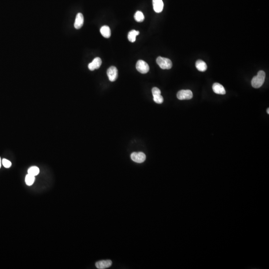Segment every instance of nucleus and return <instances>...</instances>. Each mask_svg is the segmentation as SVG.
Instances as JSON below:
<instances>
[{
    "label": "nucleus",
    "mask_w": 269,
    "mask_h": 269,
    "mask_svg": "<svg viewBox=\"0 0 269 269\" xmlns=\"http://www.w3.org/2000/svg\"><path fill=\"white\" fill-rule=\"evenodd\" d=\"M266 74L263 70H260L258 73L256 77H254L251 81L252 86L255 88H259L264 84Z\"/></svg>",
    "instance_id": "obj_1"
},
{
    "label": "nucleus",
    "mask_w": 269,
    "mask_h": 269,
    "mask_svg": "<svg viewBox=\"0 0 269 269\" xmlns=\"http://www.w3.org/2000/svg\"><path fill=\"white\" fill-rule=\"evenodd\" d=\"M156 62L159 67L163 69H170L173 66L171 60L167 58L159 56L157 58Z\"/></svg>",
    "instance_id": "obj_2"
},
{
    "label": "nucleus",
    "mask_w": 269,
    "mask_h": 269,
    "mask_svg": "<svg viewBox=\"0 0 269 269\" xmlns=\"http://www.w3.org/2000/svg\"><path fill=\"white\" fill-rule=\"evenodd\" d=\"M193 94L190 90H181L177 93V97L179 100H189L192 98Z\"/></svg>",
    "instance_id": "obj_3"
},
{
    "label": "nucleus",
    "mask_w": 269,
    "mask_h": 269,
    "mask_svg": "<svg viewBox=\"0 0 269 269\" xmlns=\"http://www.w3.org/2000/svg\"><path fill=\"white\" fill-rule=\"evenodd\" d=\"M136 69L139 72L142 74H146L148 73L150 69L149 65L143 60H139L136 64Z\"/></svg>",
    "instance_id": "obj_4"
},
{
    "label": "nucleus",
    "mask_w": 269,
    "mask_h": 269,
    "mask_svg": "<svg viewBox=\"0 0 269 269\" xmlns=\"http://www.w3.org/2000/svg\"><path fill=\"white\" fill-rule=\"evenodd\" d=\"M132 160L137 163H142L146 160L145 154L142 152H134L131 155Z\"/></svg>",
    "instance_id": "obj_5"
},
{
    "label": "nucleus",
    "mask_w": 269,
    "mask_h": 269,
    "mask_svg": "<svg viewBox=\"0 0 269 269\" xmlns=\"http://www.w3.org/2000/svg\"><path fill=\"white\" fill-rule=\"evenodd\" d=\"M107 75L108 77L109 80L111 82H114L117 79L118 76V70L115 66H111L109 67L107 71Z\"/></svg>",
    "instance_id": "obj_6"
},
{
    "label": "nucleus",
    "mask_w": 269,
    "mask_h": 269,
    "mask_svg": "<svg viewBox=\"0 0 269 269\" xmlns=\"http://www.w3.org/2000/svg\"><path fill=\"white\" fill-rule=\"evenodd\" d=\"M154 97V101L158 104H162L163 102V98L161 95V91L158 88L154 87L151 90Z\"/></svg>",
    "instance_id": "obj_7"
},
{
    "label": "nucleus",
    "mask_w": 269,
    "mask_h": 269,
    "mask_svg": "<svg viewBox=\"0 0 269 269\" xmlns=\"http://www.w3.org/2000/svg\"><path fill=\"white\" fill-rule=\"evenodd\" d=\"M102 64V60L100 58H96L93 59L92 62L88 64V69L91 71L99 69Z\"/></svg>",
    "instance_id": "obj_8"
},
{
    "label": "nucleus",
    "mask_w": 269,
    "mask_h": 269,
    "mask_svg": "<svg viewBox=\"0 0 269 269\" xmlns=\"http://www.w3.org/2000/svg\"><path fill=\"white\" fill-rule=\"evenodd\" d=\"M112 264V262L111 260H102V261H98L96 263L95 266L97 269H105L110 267Z\"/></svg>",
    "instance_id": "obj_9"
},
{
    "label": "nucleus",
    "mask_w": 269,
    "mask_h": 269,
    "mask_svg": "<svg viewBox=\"0 0 269 269\" xmlns=\"http://www.w3.org/2000/svg\"><path fill=\"white\" fill-rule=\"evenodd\" d=\"M153 8L154 11L157 13L162 12L163 8V0H153Z\"/></svg>",
    "instance_id": "obj_10"
},
{
    "label": "nucleus",
    "mask_w": 269,
    "mask_h": 269,
    "mask_svg": "<svg viewBox=\"0 0 269 269\" xmlns=\"http://www.w3.org/2000/svg\"><path fill=\"white\" fill-rule=\"evenodd\" d=\"M84 17L81 13H78L75 19L74 27L76 29H80L83 26Z\"/></svg>",
    "instance_id": "obj_11"
},
{
    "label": "nucleus",
    "mask_w": 269,
    "mask_h": 269,
    "mask_svg": "<svg viewBox=\"0 0 269 269\" xmlns=\"http://www.w3.org/2000/svg\"><path fill=\"white\" fill-rule=\"evenodd\" d=\"M213 91L217 94L224 95L226 93L224 87L219 83H215L212 86Z\"/></svg>",
    "instance_id": "obj_12"
},
{
    "label": "nucleus",
    "mask_w": 269,
    "mask_h": 269,
    "mask_svg": "<svg viewBox=\"0 0 269 269\" xmlns=\"http://www.w3.org/2000/svg\"><path fill=\"white\" fill-rule=\"evenodd\" d=\"M196 66L198 70L201 72L206 71L207 69V66L206 65V63L201 60H197L196 62Z\"/></svg>",
    "instance_id": "obj_13"
},
{
    "label": "nucleus",
    "mask_w": 269,
    "mask_h": 269,
    "mask_svg": "<svg viewBox=\"0 0 269 269\" xmlns=\"http://www.w3.org/2000/svg\"><path fill=\"white\" fill-rule=\"evenodd\" d=\"M100 32L102 36L105 38H109L111 36V30L108 26H104L100 28Z\"/></svg>",
    "instance_id": "obj_14"
},
{
    "label": "nucleus",
    "mask_w": 269,
    "mask_h": 269,
    "mask_svg": "<svg viewBox=\"0 0 269 269\" xmlns=\"http://www.w3.org/2000/svg\"><path fill=\"white\" fill-rule=\"evenodd\" d=\"M140 32L139 31H136V30H132L129 32L128 35V39L130 42L132 43H134L135 42L136 39V36L139 35Z\"/></svg>",
    "instance_id": "obj_15"
},
{
    "label": "nucleus",
    "mask_w": 269,
    "mask_h": 269,
    "mask_svg": "<svg viewBox=\"0 0 269 269\" xmlns=\"http://www.w3.org/2000/svg\"><path fill=\"white\" fill-rule=\"evenodd\" d=\"M134 18L138 22H142L145 19V17L143 13L141 11H137L134 16Z\"/></svg>",
    "instance_id": "obj_16"
},
{
    "label": "nucleus",
    "mask_w": 269,
    "mask_h": 269,
    "mask_svg": "<svg viewBox=\"0 0 269 269\" xmlns=\"http://www.w3.org/2000/svg\"><path fill=\"white\" fill-rule=\"evenodd\" d=\"M35 181V176H33V175H31L30 174H27L26 175V178H25V182L28 186H31L32 184H34Z\"/></svg>",
    "instance_id": "obj_17"
},
{
    "label": "nucleus",
    "mask_w": 269,
    "mask_h": 269,
    "mask_svg": "<svg viewBox=\"0 0 269 269\" xmlns=\"http://www.w3.org/2000/svg\"><path fill=\"white\" fill-rule=\"evenodd\" d=\"M39 169L37 166H32L28 170V174L33 175L35 177V175L39 174Z\"/></svg>",
    "instance_id": "obj_18"
},
{
    "label": "nucleus",
    "mask_w": 269,
    "mask_h": 269,
    "mask_svg": "<svg viewBox=\"0 0 269 269\" xmlns=\"http://www.w3.org/2000/svg\"><path fill=\"white\" fill-rule=\"evenodd\" d=\"M2 164L6 168H9L12 166V163L8 159H4L2 160Z\"/></svg>",
    "instance_id": "obj_19"
},
{
    "label": "nucleus",
    "mask_w": 269,
    "mask_h": 269,
    "mask_svg": "<svg viewBox=\"0 0 269 269\" xmlns=\"http://www.w3.org/2000/svg\"><path fill=\"white\" fill-rule=\"evenodd\" d=\"M1 167V159L0 158V168Z\"/></svg>",
    "instance_id": "obj_20"
},
{
    "label": "nucleus",
    "mask_w": 269,
    "mask_h": 269,
    "mask_svg": "<svg viewBox=\"0 0 269 269\" xmlns=\"http://www.w3.org/2000/svg\"><path fill=\"white\" fill-rule=\"evenodd\" d=\"M267 112L268 114H269V108H268V109L267 110Z\"/></svg>",
    "instance_id": "obj_21"
}]
</instances>
